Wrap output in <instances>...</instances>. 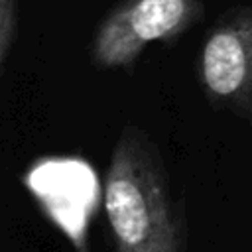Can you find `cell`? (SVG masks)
I'll use <instances>...</instances> for the list:
<instances>
[{
    "label": "cell",
    "instance_id": "3957f363",
    "mask_svg": "<svg viewBox=\"0 0 252 252\" xmlns=\"http://www.w3.org/2000/svg\"><path fill=\"white\" fill-rule=\"evenodd\" d=\"M197 77L213 108L252 124V6L224 12L207 32Z\"/></svg>",
    "mask_w": 252,
    "mask_h": 252
},
{
    "label": "cell",
    "instance_id": "6da1fadb",
    "mask_svg": "<svg viewBox=\"0 0 252 252\" xmlns=\"http://www.w3.org/2000/svg\"><path fill=\"white\" fill-rule=\"evenodd\" d=\"M104 211L114 252H187L185 201L158 144L138 124H124L110 152Z\"/></svg>",
    "mask_w": 252,
    "mask_h": 252
},
{
    "label": "cell",
    "instance_id": "7a4b0ae2",
    "mask_svg": "<svg viewBox=\"0 0 252 252\" xmlns=\"http://www.w3.org/2000/svg\"><path fill=\"white\" fill-rule=\"evenodd\" d=\"M203 16V0H124L96 28L91 61L100 69H130L150 43L175 41Z\"/></svg>",
    "mask_w": 252,
    "mask_h": 252
},
{
    "label": "cell",
    "instance_id": "277c9868",
    "mask_svg": "<svg viewBox=\"0 0 252 252\" xmlns=\"http://www.w3.org/2000/svg\"><path fill=\"white\" fill-rule=\"evenodd\" d=\"M18 33V0H0V77Z\"/></svg>",
    "mask_w": 252,
    "mask_h": 252
}]
</instances>
